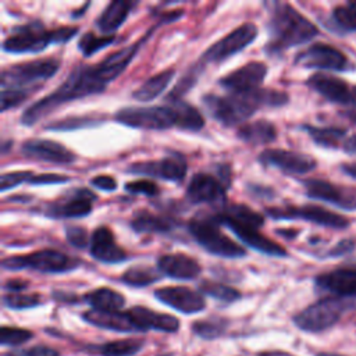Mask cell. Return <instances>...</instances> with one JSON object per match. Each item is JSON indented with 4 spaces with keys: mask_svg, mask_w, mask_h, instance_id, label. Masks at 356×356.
Masks as SVG:
<instances>
[{
    "mask_svg": "<svg viewBox=\"0 0 356 356\" xmlns=\"http://www.w3.org/2000/svg\"><path fill=\"white\" fill-rule=\"evenodd\" d=\"M228 185L229 175L221 174L220 177H214L207 172H196L188 184L186 197L193 204L222 203L227 197Z\"/></svg>",
    "mask_w": 356,
    "mask_h": 356,
    "instance_id": "7c38bea8",
    "label": "cell"
},
{
    "mask_svg": "<svg viewBox=\"0 0 356 356\" xmlns=\"http://www.w3.org/2000/svg\"><path fill=\"white\" fill-rule=\"evenodd\" d=\"M60 68V60L54 57L38 58L22 64L10 65L3 68L0 74L1 89H22L36 90L40 82L50 79Z\"/></svg>",
    "mask_w": 356,
    "mask_h": 356,
    "instance_id": "8992f818",
    "label": "cell"
},
{
    "mask_svg": "<svg viewBox=\"0 0 356 356\" xmlns=\"http://www.w3.org/2000/svg\"><path fill=\"white\" fill-rule=\"evenodd\" d=\"M65 238L72 246L79 249H83L90 242L88 231L79 225H68L65 228Z\"/></svg>",
    "mask_w": 356,
    "mask_h": 356,
    "instance_id": "681fc988",
    "label": "cell"
},
{
    "mask_svg": "<svg viewBox=\"0 0 356 356\" xmlns=\"http://www.w3.org/2000/svg\"><path fill=\"white\" fill-rule=\"evenodd\" d=\"M316 289L332 296L356 300V268H335L314 280Z\"/></svg>",
    "mask_w": 356,
    "mask_h": 356,
    "instance_id": "ffe728a7",
    "label": "cell"
},
{
    "mask_svg": "<svg viewBox=\"0 0 356 356\" xmlns=\"http://www.w3.org/2000/svg\"><path fill=\"white\" fill-rule=\"evenodd\" d=\"M356 248V242L353 239H342L339 241L334 248H331L325 256L327 257H341V256H345V254H349L350 252H353Z\"/></svg>",
    "mask_w": 356,
    "mask_h": 356,
    "instance_id": "f5cc1de1",
    "label": "cell"
},
{
    "mask_svg": "<svg viewBox=\"0 0 356 356\" xmlns=\"http://www.w3.org/2000/svg\"><path fill=\"white\" fill-rule=\"evenodd\" d=\"M33 177L32 171H11L6 172L0 177V191H8L13 189L22 182H29V179Z\"/></svg>",
    "mask_w": 356,
    "mask_h": 356,
    "instance_id": "bcb514c9",
    "label": "cell"
},
{
    "mask_svg": "<svg viewBox=\"0 0 356 356\" xmlns=\"http://www.w3.org/2000/svg\"><path fill=\"white\" fill-rule=\"evenodd\" d=\"M186 168H188V164L185 157L178 153H174L171 156H164L160 160L138 161V163L129 164L127 167V172L143 175V177L160 178L171 182H179L185 178Z\"/></svg>",
    "mask_w": 356,
    "mask_h": 356,
    "instance_id": "5bb4252c",
    "label": "cell"
},
{
    "mask_svg": "<svg viewBox=\"0 0 356 356\" xmlns=\"http://www.w3.org/2000/svg\"><path fill=\"white\" fill-rule=\"evenodd\" d=\"M89 253L93 259L107 264H115L128 260L127 252L117 243L114 234L104 225L97 227L92 232Z\"/></svg>",
    "mask_w": 356,
    "mask_h": 356,
    "instance_id": "603a6c76",
    "label": "cell"
},
{
    "mask_svg": "<svg viewBox=\"0 0 356 356\" xmlns=\"http://www.w3.org/2000/svg\"><path fill=\"white\" fill-rule=\"evenodd\" d=\"M267 74V67L260 61H250L238 70L222 76L218 83L227 89L229 93H245L259 89L264 76Z\"/></svg>",
    "mask_w": 356,
    "mask_h": 356,
    "instance_id": "ac0fdd59",
    "label": "cell"
},
{
    "mask_svg": "<svg viewBox=\"0 0 356 356\" xmlns=\"http://www.w3.org/2000/svg\"><path fill=\"white\" fill-rule=\"evenodd\" d=\"M213 217L220 225L234 222V224H246V225H253L256 228H260L264 222L263 216L253 211L246 204H229Z\"/></svg>",
    "mask_w": 356,
    "mask_h": 356,
    "instance_id": "1f68e13d",
    "label": "cell"
},
{
    "mask_svg": "<svg viewBox=\"0 0 356 356\" xmlns=\"http://www.w3.org/2000/svg\"><path fill=\"white\" fill-rule=\"evenodd\" d=\"M154 298L184 314H195L206 307L203 293L186 286H163L154 291Z\"/></svg>",
    "mask_w": 356,
    "mask_h": 356,
    "instance_id": "d6986e66",
    "label": "cell"
},
{
    "mask_svg": "<svg viewBox=\"0 0 356 356\" xmlns=\"http://www.w3.org/2000/svg\"><path fill=\"white\" fill-rule=\"evenodd\" d=\"M32 338V332L25 328L3 325L0 330V343L3 346H18L28 342Z\"/></svg>",
    "mask_w": 356,
    "mask_h": 356,
    "instance_id": "f6af8a7d",
    "label": "cell"
},
{
    "mask_svg": "<svg viewBox=\"0 0 356 356\" xmlns=\"http://www.w3.org/2000/svg\"><path fill=\"white\" fill-rule=\"evenodd\" d=\"M257 356H292L288 352H282V350H266L259 353Z\"/></svg>",
    "mask_w": 356,
    "mask_h": 356,
    "instance_id": "91938a15",
    "label": "cell"
},
{
    "mask_svg": "<svg viewBox=\"0 0 356 356\" xmlns=\"http://www.w3.org/2000/svg\"><path fill=\"white\" fill-rule=\"evenodd\" d=\"M96 195L86 189H74L63 197L50 202L44 207V214L51 218H81L90 214Z\"/></svg>",
    "mask_w": 356,
    "mask_h": 356,
    "instance_id": "9a60e30c",
    "label": "cell"
},
{
    "mask_svg": "<svg viewBox=\"0 0 356 356\" xmlns=\"http://www.w3.org/2000/svg\"><path fill=\"white\" fill-rule=\"evenodd\" d=\"M257 36V26L252 22H245L227 33L224 38L211 44L200 57L199 65L206 63H221L234 54L248 47Z\"/></svg>",
    "mask_w": 356,
    "mask_h": 356,
    "instance_id": "8fae6325",
    "label": "cell"
},
{
    "mask_svg": "<svg viewBox=\"0 0 356 356\" xmlns=\"http://www.w3.org/2000/svg\"><path fill=\"white\" fill-rule=\"evenodd\" d=\"M352 93H353V97H355V102H356V86L352 89Z\"/></svg>",
    "mask_w": 356,
    "mask_h": 356,
    "instance_id": "be15d7a7",
    "label": "cell"
},
{
    "mask_svg": "<svg viewBox=\"0 0 356 356\" xmlns=\"http://www.w3.org/2000/svg\"><path fill=\"white\" fill-rule=\"evenodd\" d=\"M106 86L107 85L95 75L92 65H79L71 71L54 92L31 104L21 115V124L31 127L53 113L61 104L100 93Z\"/></svg>",
    "mask_w": 356,
    "mask_h": 356,
    "instance_id": "7a4b0ae2",
    "label": "cell"
},
{
    "mask_svg": "<svg viewBox=\"0 0 356 356\" xmlns=\"http://www.w3.org/2000/svg\"><path fill=\"white\" fill-rule=\"evenodd\" d=\"M249 191L254 195V196H259L260 193L264 196V197H271L274 193L270 188H264V186H260V185H249Z\"/></svg>",
    "mask_w": 356,
    "mask_h": 356,
    "instance_id": "9f6ffc18",
    "label": "cell"
},
{
    "mask_svg": "<svg viewBox=\"0 0 356 356\" xmlns=\"http://www.w3.org/2000/svg\"><path fill=\"white\" fill-rule=\"evenodd\" d=\"M236 136L250 145H267L277 139V129L270 121L257 120L239 125Z\"/></svg>",
    "mask_w": 356,
    "mask_h": 356,
    "instance_id": "f546056e",
    "label": "cell"
},
{
    "mask_svg": "<svg viewBox=\"0 0 356 356\" xmlns=\"http://www.w3.org/2000/svg\"><path fill=\"white\" fill-rule=\"evenodd\" d=\"M3 356H61V355L54 348H50L46 345H35L31 348L8 350Z\"/></svg>",
    "mask_w": 356,
    "mask_h": 356,
    "instance_id": "c3c4849f",
    "label": "cell"
},
{
    "mask_svg": "<svg viewBox=\"0 0 356 356\" xmlns=\"http://www.w3.org/2000/svg\"><path fill=\"white\" fill-rule=\"evenodd\" d=\"M83 321L103 328V330H111L117 332H139L138 327L135 325L132 317L127 312H99V310H88L82 313Z\"/></svg>",
    "mask_w": 356,
    "mask_h": 356,
    "instance_id": "83f0119b",
    "label": "cell"
},
{
    "mask_svg": "<svg viewBox=\"0 0 356 356\" xmlns=\"http://www.w3.org/2000/svg\"><path fill=\"white\" fill-rule=\"evenodd\" d=\"M306 83L310 89H313L331 103L342 106H356L353 93L348 83L334 75L317 72L309 76Z\"/></svg>",
    "mask_w": 356,
    "mask_h": 356,
    "instance_id": "7402d4cb",
    "label": "cell"
},
{
    "mask_svg": "<svg viewBox=\"0 0 356 356\" xmlns=\"http://www.w3.org/2000/svg\"><path fill=\"white\" fill-rule=\"evenodd\" d=\"M102 115L99 114H85V115H75V117H67L63 120H58L50 125H47V129L51 131H74L81 128H88L100 124Z\"/></svg>",
    "mask_w": 356,
    "mask_h": 356,
    "instance_id": "b9f144b4",
    "label": "cell"
},
{
    "mask_svg": "<svg viewBox=\"0 0 356 356\" xmlns=\"http://www.w3.org/2000/svg\"><path fill=\"white\" fill-rule=\"evenodd\" d=\"M306 195L310 199L321 200L342 210H356V189L339 186L324 179L303 181Z\"/></svg>",
    "mask_w": 356,
    "mask_h": 356,
    "instance_id": "2e32d148",
    "label": "cell"
},
{
    "mask_svg": "<svg viewBox=\"0 0 356 356\" xmlns=\"http://www.w3.org/2000/svg\"><path fill=\"white\" fill-rule=\"evenodd\" d=\"M134 6L135 3L124 0H115L108 3V6L103 10L100 17L96 19V26L104 35H111L124 24Z\"/></svg>",
    "mask_w": 356,
    "mask_h": 356,
    "instance_id": "f1b7e54d",
    "label": "cell"
},
{
    "mask_svg": "<svg viewBox=\"0 0 356 356\" xmlns=\"http://www.w3.org/2000/svg\"><path fill=\"white\" fill-rule=\"evenodd\" d=\"M325 25L337 35L356 32V1L335 7Z\"/></svg>",
    "mask_w": 356,
    "mask_h": 356,
    "instance_id": "836d02e7",
    "label": "cell"
},
{
    "mask_svg": "<svg viewBox=\"0 0 356 356\" xmlns=\"http://www.w3.org/2000/svg\"><path fill=\"white\" fill-rule=\"evenodd\" d=\"M174 227L175 222L171 218L153 214L147 210H139L131 220V228L138 234H167Z\"/></svg>",
    "mask_w": 356,
    "mask_h": 356,
    "instance_id": "4dcf8cb0",
    "label": "cell"
},
{
    "mask_svg": "<svg viewBox=\"0 0 356 356\" xmlns=\"http://www.w3.org/2000/svg\"><path fill=\"white\" fill-rule=\"evenodd\" d=\"M341 171L356 181V161L355 163H343V164H341Z\"/></svg>",
    "mask_w": 356,
    "mask_h": 356,
    "instance_id": "680465c9",
    "label": "cell"
},
{
    "mask_svg": "<svg viewBox=\"0 0 356 356\" xmlns=\"http://www.w3.org/2000/svg\"><path fill=\"white\" fill-rule=\"evenodd\" d=\"M114 42V35H95L93 32L83 33L78 40V49L82 51L83 56L89 57L96 51L107 47Z\"/></svg>",
    "mask_w": 356,
    "mask_h": 356,
    "instance_id": "7bdbcfd3",
    "label": "cell"
},
{
    "mask_svg": "<svg viewBox=\"0 0 356 356\" xmlns=\"http://www.w3.org/2000/svg\"><path fill=\"white\" fill-rule=\"evenodd\" d=\"M79 266V260L56 249H40L29 254L10 256L1 260L6 270H36L46 274H60L72 271Z\"/></svg>",
    "mask_w": 356,
    "mask_h": 356,
    "instance_id": "9c48e42d",
    "label": "cell"
},
{
    "mask_svg": "<svg viewBox=\"0 0 356 356\" xmlns=\"http://www.w3.org/2000/svg\"><path fill=\"white\" fill-rule=\"evenodd\" d=\"M228 324L229 321L227 318L213 316L204 320L195 321L192 324V331L202 339H216L225 332Z\"/></svg>",
    "mask_w": 356,
    "mask_h": 356,
    "instance_id": "ab89813d",
    "label": "cell"
},
{
    "mask_svg": "<svg viewBox=\"0 0 356 356\" xmlns=\"http://www.w3.org/2000/svg\"><path fill=\"white\" fill-rule=\"evenodd\" d=\"M199 292L207 296H211L222 303H234L241 299V292L232 286H228L221 282H214L209 280H203L199 284Z\"/></svg>",
    "mask_w": 356,
    "mask_h": 356,
    "instance_id": "60d3db41",
    "label": "cell"
},
{
    "mask_svg": "<svg viewBox=\"0 0 356 356\" xmlns=\"http://www.w3.org/2000/svg\"><path fill=\"white\" fill-rule=\"evenodd\" d=\"M225 227H228L245 245L256 249L257 252H260L263 254H268V256H274V257H285L288 254L286 250L281 245H278L273 239L260 234L259 228H256L253 225L228 222V224H225Z\"/></svg>",
    "mask_w": 356,
    "mask_h": 356,
    "instance_id": "484cf974",
    "label": "cell"
},
{
    "mask_svg": "<svg viewBox=\"0 0 356 356\" xmlns=\"http://www.w3.org/2000/svg\"><path fill=\"white\" fill-rule=\"evenodd\" d=\"M303 129L309 134L313 142L318 146L328 149H338L343 146L346 140V129L339 127H314L303 125Z\"/></svg>",
    "mask_w": 356,
    "mask_h": 356,
    "instance_id": "d590c367",
    "label": "cell"
},
{
    "mask_svg": "<svg viewBox=\"0 0 356 356\" xmlns=\"http://www.w3.org/2000/svg\"><path fill=\"white\" fill-rule=\"evenodd\" d=\"M140 43H142V40L136 42L134 44H129V46H127V47H124L118 51H114L113 54H110L108 57L102 60L99 64L92 65L95 75L104 85H107L108 82L118 78L120 74H122V71H125L128 64L132 61V58L138 53V50L140 47Z\"/></svg>",
    "mask_w": 356,
    "mask_h": 356,
    "instance_id": "cb8c5ba5",
    "label": "cell"
},
{
    "mask_svg": "<svg viewBox=\"0 0 356 356\" xmlns=\"http://www.w3.org/2000/svg\"><path fill=\"white\" fill-rule=\"evenodd\" d=\"M3 305L13 310H22L36 307L42 303V299L38 293H6L1 299Z\"/></svg>",
    "mask_w": 356,
    "mask_h": 356,
    "instance_id": "ee69618b",
    "label": "cell"
},
{
    "mask_svg": "<svg viewBox=\"0 0 356 356\" xmlns=\"http://www.w3.org/2000/svg\"><path fill=\"white\" fill-rule=\"evenodd\" d=\"M204 108L209 114L225 127H232L245 122L259 108L264 107H282L289 102L285 92L277 89L259 88L245 93H229L227 96H218L207 93L202 97Z\"/></svg>",
    "mask_w": 356,
    "mask_h": 356,
    "instance_id": "6da1fadb",
    "label": "cell"
},
{
    "mask_svg": "<svg viewBox=\"0 0 356 356\" xmlns=\"http://www.w3.org/2000/svg\"><path fill=\"white\" fill-rule=\"evenodd\" d=\"M295 64L305 68L346 71L350 68L348 57L337 47L325 43H313L295 57Z\"/></svg>",
    "mask_w": 356,
    "mask_h": 356,
    "instance_id": "4fadbf2b",
    "label": "cell"
},
{
    "mask_svg": "<svg viewBox=\"0 0 356 356\" xmlns=\"http://www.w3.org/2000/svg\"><path fill=\"white\" fill-rule=\"evenodd\" d=\"M352 307H356L353 299L327 296L295 314L293 324L306 332H321L337 324L342 314Z\"/></svg>",
    "mask_w": 356,
    "mask_h": 356,
    "instance_id": "5b68a950",
    "label": "cell"
},
{
    "mask_svg": "<svg viewBox=\"0 0 356 356\" xmlns=\"http://www.w3.org/2000/svg\"><path fill=\"white\" fill-rule=\"evenodd\" d=\"M178 113V128L184 131H200L204 125L203 115L199 113L196 107L184 102V100H172Z\"/></svg>",
    "mask_w": 356,
    "mask_h": 356,
    "instance_id": "74e56055",
    "label": "cell"
},
{
    "mask_svg": "<svg viewBox=\"0 0 356 356\" xmlns=\"http://www.w3.org/2000/svg\"><path fill=\"white\" fill-rule=\"evenodd\" d=\"M317 356H343V355H337V353H327V352H321Z\"/></svg>",
    "mask_w": 356,
    "mask_h": 356,
    "instance_id": "6125c7cd",
    "label": "cell"
},
{
    "mask_svg": "<svg viewBox=\"0 0 356 356\" xmlns=\"http://www.w3.org/2000/svg\"><path fill=\"white\" fill-rule=\"evenodd\" d=\"M259 161L266 167H275L286 174H307L317 167V161L305 153L285 149H266L259 154Z\"/></svg>",
    "mask_w": 356,
    "mask_h": 356,
    "instance_id": "e0dca14e",
    "label": "cell"
},
{
    "mask_svg": "<svg viewBox=\"0 0 356 356\" xmlns=\"http://www.w3.org/2000/svg\"><path fill=\"white\" fill-rule=\"evenodd\" d=\"M78 33L76 26H60L47 29L42 22L32 21L13 28L11 33L3 42V50L7 53H40L50 43H67Z\"/></svg>",
    "mask_w": 356,
    "mask_h": 356,
    "instance_id": "277c9868",
    "label": "cell"
},
{
    "mask_svg": "<svg viewBox=\"0 0 356 356\" xmlns=\"http://www.w3.org/2000/svg\"><path fill=\"white\" fill-rule=\"evenodd\" d=\"M90 184L95 188L106 191V192H113L117 189V181H115V178H113L110 175H96L92 178Z\"/></svg>",
    "mask_w": 356,
    "mask_h": 356,
    "instance_id": "db71d44e",
    "label": "cell"
},
{
    "mask_svg": "<svg viewBox=\"0 0 356 356\" xmlns=\"http://www.w3.org/2000/svg\"><path fill=\"white\" fill-rule=\"evenodd\" d=\"M143 345L145 342L140 338H127L99 345L96 350L100 356H135Z\"/></svg>",
    "mask_w": 356,
    "mask_h": 356,
    "instance_id": "8d00e7d4",
    "label": "cell"
},
{
    "mask_svg": "<svg viewBox=\"0 0 356 356\" xmlns=\"http://www.w3.org/2000/svg\"><path fill=\"white\" fill-rule=\"evenodd\" d=\"M266 214L274 220H305L334 229H345L349 227L346 217L316 204L268 207L266 209Z\"/></svg>",
    "mask_w": 356,
    "mask_h": 356,
    "instance_id": "30bf717a",
    "label": "cell"
},
{
    "mask_svg": "<svg viewBox=\"0 0 356 356\" xmlns=\"http://www.w3.org/2000/svg\"><path fill=\"white\" fill-rule=\"evenodd\" d=\"M21 153L25 157L53 164H71L76 160L74 152L50 139H28L22 143Z\"/></svg>",
    "mask_w": 356,
    "mask_h": 356,
    "instance_id": "44dd1931",
    "label": "cell"
},
{
    "mask_svg": "<svg viewBox=\"0 0 356 356\" xmlns=\"http://www.w3.org/2000/svg\"><path fill=\"white\" fill-rule=\"evenodd\" d=\"M32 92L22 89H1V111H7L22 103Z\"/></svg>",
    "mask_w": 356,
    "mask_h": 356,
    "instance_id": "7dc6e473",
    "label": "cell"
},
{
    "mask_svg": "<svg viewBox=\"0 0 356 356\" xmlns=\"http://www.w3.org/2000/svg\"><path fill=\"white\" fill-rule=\"evenodd\" d=\"M28 288V282L24 281V280H19V278H13V280H8L6 281V284L3 285V289L7 291L8 293H19L21 291L26 289Z\"/></svg>",
    "mask_w": 356,
    "mask_h": 356,
    "instance_id": "11a10c76",
    "label": "cell"
},
{
    "mask_svg": "<svg viewBox=\"0 0 356 356\" xmlns=\"http://www.w3.org/2000/svg\"><path fill=\"white\" fill-rule=\"evenodd\" d=\"M139 332L156 330L161 332H175L179 328V320L171 314L159 313L143 306H134L128 309Z\"/></svg>",
    "mask_w": 356,
    "mask_h": 356,
    "instance_id": "d4e9b609",
    "label": "cell"
},
{
    "mask_svg": "<svg viewBox=\"0 0 356 356\" xmlns=\"http://www.w3.org/2000/svg\"><path fill=\"white\" fill-rule=\"evenodd\" d=\"M192 238L209 253L227 259H238L246 254L245 248L222 234L214 217L195 218L189 222Z\"/></svg>",
    "mask_w": 356,
    "mask_h": 356,
    "instance_id": "ba28073f",
    "label": "cell"
},
{
    "mask_svg": "<svg viewBox=\"0 0 356 356\" xmlns=\"http://www.w3.org/2000/svg\"><path fill=\"white\" fill-rule=\"evenodd\" d=\"M174 75H175V70L170 68L150 76L132 93V97L139 102H150L156 99L170 85Z\"/></svg>",
    "mask_w": 356,
    "mask_h": 356,
    "instance_id": "e575fe53",
    "label": "cell"
},
{
    "mask_svg": "<svg viewBox=\"0 0 356 356\" xmlns=\"http://www.w3.org/2000/svg\"><path fill=\"white\" fill-rule=\"evenodd\" d=\"M157 270L170 278L186 281L196 278L200 274L202 267L191 256L184 253H170L159 257Z\"/></svg>",
    "mask_w": 356,
    "mask_h": 356,
    "instance_id": "4316f807",
    "label": "cell"
},
{
    "mask_svg": "<svg viewBox=\"0 0 356 356\" xmlns=\"http://www.w3.org/2000/svg\"><path fill=\"white\" fill-rule=\"evenodd\" d=\"M70 178L60 174H40L33 175L28 184L31 185H56V184H64L68 182Z\"/></svg>",
    "mask_w": 356,
    "mask_h": 356,
    "instance_id": "816d5d0a",
    "label": "cell"
},
{
    "mask_svg": "<svg viewBox=\"0 0 356 356\" xmlns=\"http://www.w3.org/2000/svg\"><path fill=\"white\" fill-rule=\"evenodd\" d=\"M114 120L122 125L139 129L164 131L172 127L178 128V113L172 102L163 106L122 107L114 114Z\"/></svg>",
    "mask_w": 356,
    "mask_h": 356,
    "instance_id": "52a82bcc",
    "label": "cell"
},
{
    "mask_svg": "<svg viewBox=\"0 0 356 356\" xmlns=\"http://www.w3.org/2000/svg\"><path fill=\"white\" fill-rule=\"evenodd\" d=\"M268 32L266 51L270 54L307 43L318 35L317 26L288 3L275 4L268 21Z\"/></svg>",
    "mask_w": 356,
    "mask_h": 356,
    "instance_id": "3957f363",
    "label": "cell"
},
{
    "mask_svg": "<svg viewBox=\"0 0 356 356\" xmlns=\"http://www.w3.org/2000/svg\"><path fill=\"white\" fill-rule=\"evenodd\" d=\"M125 189L129 193H136V195H146V196H154L159 193L157 185L150 181V179H138V181H131L125 184Z\"/></svg>",
    "mask_w": 356,
    "mask_h": 356,
    "instance_id": "f907efd6",
    "label": "cell"
},
{
    "mask_svg": "<svg viewBox=\"0 0 356 356\" xmlns=\"http://www.w3.org/2000/svg\"><path fill=\"white\" fill-rule=\"evenodd\" d=\"M83 299L93 310L99 312H117L125 305V298L120 292L106 286L88 292Z\"/></svg>",
    "mask_w": 356,
    "mask_h": 356,
    "instance_id": "d6a6232c",
    "label": "cell"
},
{
    "mask_svg": "<svg viewBox=\"0 0 356 356\" xmlns=\"http://www.w3.org/2000/svg\"><path fill=\"white\" fill-rule=\"evenodd\" d=\"M159 280H160L159 271H156V268H152L147 266L131 267V268L125 270V273L121 275V281L125 285L134 286V288L147 286Z\"/></svg>",
    "mask_w": 356,
    "mask_h": 356,
    "instance_id": "f35d334b",
    "label": "cell"
},
{
    "mask_svg": "<svg viewBox=\"0 0 356 356\" xmlns=\"http://www.w3.org/2000/svg\"><path fill=\"white\" fill-rule=\"evenodd\" d=\"M343 150L346 152V153H349V154H356V134L355 135H352V136H349L346 140H345V143H343Z\"/></svg>",
    "mask_w": 356,
    "mask_h": 356,
    "instance_id": "6f0895ef",
    "label": "cell"
},
{
    "mask_svg": "<svg viewBox=\"0 0 356 356\" xmlns=\"http://www.w3.org/2000/svg\"><path fill=\"white\" fill-rule=\"evenodd\" d=\"M346 117L350 118L353 122H356V111H348V113H346Z\"/></svg>",
    "mask_w": 356,
    "mask_h": 356,
    "instance_id": "94428289",
    "label": "cell"
}]
</instances>
